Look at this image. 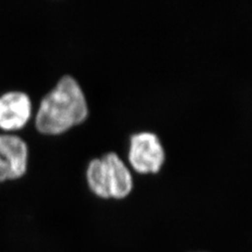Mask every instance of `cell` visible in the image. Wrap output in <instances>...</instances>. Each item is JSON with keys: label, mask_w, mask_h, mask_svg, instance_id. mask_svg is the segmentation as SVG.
I'll return each instance as SVG.
<instances>
[{"label": "cell", "mask_w": 252, "mask_h": 252, "mask_svg": "<svg viewBox=\"0 0 252 252\" xmlns=\"http://www.w3.org/2000/svg\"><path fill=\"white\" fill-rule=\"evenodd\" d=\"M87 115V102L79 82L65 75L41 100L36 112V129L43 134H60L82 123Z\"/></svg>", "instance_id": "1"}, {"label": "cell", "mask_w": 252, "mask_h": 252, "mask_svg": "<svg viewBox=\"0 0 252 252\" xmlns=\"http://www.w3.org/2000/svg\"><path fill=\"white\" fill-rule=\"evenodd\" d=\"M127 158L136 173L145 176L156 175L166 162L167 153L160 135L147 129L130 136Z\"/></svg>", "instance_id": "2"}, {"label": "cell", "mask_w": 252, "mask_h": 252, "mask_svg": "<svg viewBox=\"0 0 252 252\" xmlns=\"http://www.w3.org/2000/svg\"><path fill=\"white\" fill-rule=\"evenodd\" d=\"M102 160L106 168V178L109 199H125L134 189L132 172L118 153L104 154Z\"/></svg>", "instance_id": "3"}, {"label": "cell", "mask_w": 252, "mask_h": 252, "mask_svg": "<svg viewBox=\"0 0 252 252\" xmlns=\"http://www.w3.org/2000/svg\"><path fill=\"white\" fill-rule=\"evenodd\" d=\"M31 100L26 93L8 92L0 96V127L5 130L22 128L31 116Z\"/></svg>", "instance_id": "4"}, {"label": "cell", "mask_w": 252, "mask_h": 252, "mask_svg": "<svg viewBox=\"0 0 252 252\" xmlns=\"http://www.w3.org/2000/svg\"><path fill=\"white\" fill-rule=\"evenodd\" d=\"M0 153L9 166L10 180L21 178L27 167V145L18 135L1 134Z\"/></svg>", "instance_id": "5"}, {"label": "cell", "mask_w": 252, "mask_h": 252, "mask_svg": "<svg viewBox=\"0 0 252 252\" xmlns=\"http://www.w3.org/2000/svg\"><path fill=\"white\" fill-rule=\"evenodd\" d=\"M86 176L89 187L93 192L100 198L109 199L106 168L101 157L94 158L89 162Z\"/></svg>", "instance_id": "6"}, {"label": "cell", "mask_w": 252, "mask_h": 252, "mask_svg": "<svg viewBox=\"0 0 252 252\" xmlns=\"http://www.w3.org/2000/svg\"><path fill=\"white\" fill-rule=\"evenodd\" d=\"M6 180H10L9 166L0 153V181Z\"/></svg>", "instance_id": "7"}]
</instances>
